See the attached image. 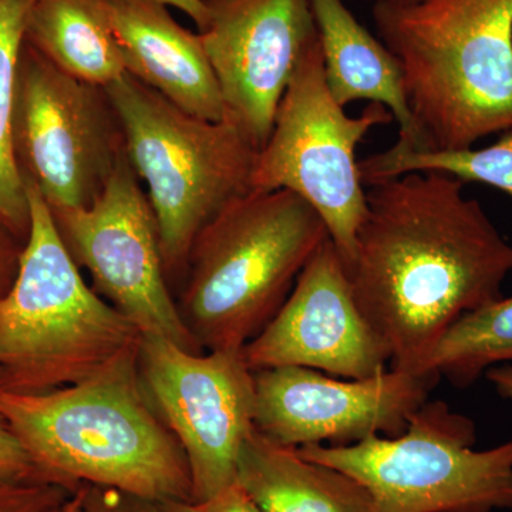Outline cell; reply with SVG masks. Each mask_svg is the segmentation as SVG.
Listing matches in <instances>:
<instances>
[{
    "label": "cell",
    "instance_id": "7",
    "mask_svg": "<svg viewBox=\"0 0 512 512\" xmlns=\"http://www.w3.org/2000/svg\"><path fill=\"white\" fill-rule=\"evenodd\" d=\"M476 441L470 417L429 399L400 436L296 451L359 481L375 512L512 510V439L488 450Z\"/></svg>",
    "mask_w": 512,
    "mask_h": 512
},
{
    "label": "cell",
    "instance_id": "2",
    "mask_svg": "<svg viewBox=\"0 0 512 512\" xmlns=\"http://www.w3.org/2000/svg\"><path fill=\"white\" fill-rule=\"evenodd\" d=\"M138 349L62 389H0V414L46 483L194 501L183 448L141 382Z\"/></svg>",
    "mask_w": 512,
    "mask_h": 512
},
{
    "label": "cell",
    "instance_id": "17",
    "mask_svg": "<svg viewBox=\"0 0 512 512\" xmlns=\"http://www.w3.org/2000/svg\"><path fill=\"white\" fill-rule=\"evenodd\" d=\"M237 483L261 512H375L355 478L306 460L256 429L239 453Z\"/></svg>",
    "mask_w": 512,
    "mask_h": 512
},
{
    "label": "cell",
    "instance_id": "26",
    "mask_svg": "<svg viewBox=\"0 0 512 512\" xmlns=\"http://www.w3.org/2000/svg\"><path fill=\"white\" fill-rule=\"evenodd\" d=\"M198 512H261L247 491L235 481L234 484L214 495L210 500L198 504Z\"/></svg>",
    "mask_w": 512,
    "mask_h": 512
},
{
    "label": "cell",
    "instance_id": "24",
    "mask_svg": "<svg viewBox=\"0 0 512 512\" xmlns=\"http://www.w3.org/2000/svg\"><path fill=\"white\" fill-rule=\"evenodd\" d=\"M0 480L13 481V483H30V481L46 483L22 441L2 414H0Z\"/></svg>",
    "mask_w": 512,
    "mask_h": 512
},
{
    "label": "cell",
    "instance_id": "4",
    "mask_svg": "<svg viewBox=\"0 0 512 512\" xmlns=\"http://www.w3.org/2000/svg\"><path fill=\"white\" fill-rule=\"evenodd\" d=\"M329 238L322 217L288 190L239 195L198 232L180 308L201 349L242 350L281 309Z\"/></svg>",
    "mask_w": 512,
    "mask_h": 512
},
{
    "label": "cell",
    "instance_id": "6",
    "mask_svg": "<svg viewBox=\"0 0 512 512\" xmlns=\"http://www.w3.org/2000/svg\"><path fill=\"white\" fill-rule=\"evenodd\" d=\"M106 89L156 214L167 276L185 271L198 232L251 191L258 151L228 120L192 116L128 73Z\"/></svg>",
    "mask_w": 512,
    "mask_h": 512
},
{
    "label": "cell",
    "instance_id": "11",
    "mask_svg": "<svg viewBox=\"0 0 512 512\" xmlns=\"http://www.w3.org/2000/svg\"><path fill=\"white\" fill-rule=\"evenodd\" d=\"M138 370L148 399L183 448L200 504L237 481L239 453L255 430V380L242 350L190 352L143 336Z\"/></svg>",
    "mask_w": 512,
    "mask_h": 512
},
{
    "label": "cell",
    "instance_id": "9",
    "mask_svg": "<svg viewBox=\"0 0 512 512\" xmlns=\"http://www.w3.org/2000/svg\"><path fill=\"white\" fill-rule=\"evenodd\" d=\"M13 147L23 180L50 208H86L109 184L126 154V138L106 87L62 72L25 40Z\"/></svg>",
    "mask_w": 512,
    "mask_h": 512
},
{
    "label": "cell",
    "instance_id": "19",
    "mask_svg": "<svg viewBox=\"0 0 512 512\" xmlns=\"http://www.w3.org/2000/svg\"><path fill=\"white\" fill-rule=\"evenodd\" d=\"M511 363L512 296H501L454 322L431 352L423 373L464 389L491 367Z\"/></svg>",
    "mask_w": 512,
    "mask_h": 512
},
{
    "label": "cell",
    "instance_id": "20",
    "mask_svg": "<svg viewBox=\"0 0 512 512\" xmlns=\"http://www.w3.org/2000/svg\"><path fill=\"white\" fill-rule=\"evenodd\" d=\"M32 0H0V224L28 241L30 205L13 147L16 74Z\"/></svg>",
    "mask_w": 512,
    "mask_h": 512
},
{
    "label": "cell",
    "instance_id": "21",
    "mask_svg": "<svg viewBox=\"0 0 512 512\" xmlns=\"http://www.w3.org/2000/svg\"><path fill=\"white\" fill-rule=\"evenodd\" d=\"M365 187L410 173H443L466 183L490 185L512 198V127L484 148L404 150L393 146L359 161Z\"/></svg>",
    "mask_w": 512,
    "mask_h": 512
},
{
    "label": "cell",
    "instance_id": "30",
    "mask_svg": "<svg viewBox=\"0 0 512 512\" xmlns=\"http://www.w3.org/2000/svg\"><path fill=\"white\" fill-rule=\"evenodd\" d=\"M77 491H79V490H77ZM74 512H84L83 508H82V495H80V505H79V507H77V510Z\"/></svg>",
    "mask_w": 512,
    "mask_h": 512
},
{
    "label": "cell",
    "instance_id": "5",
    "mask_svg": "<svg viewBox=\"0 0 512 512\" xmlns=\"http://www.w3.org/2000/svg\"><path fill=\"white\" fill-rule=\"evenodd\" d=\"M25 185L29 237L15 284L0 301V389L45 393L96 375L140 348L143 335L86 284L45 198Z\"/></svg>",
    "mask_w": 512,
    "mask_h": 512
},
{
    "label": "cell",
    "instance_id": "18",
    "mask_svg": "<svg viewBox=\"0 0 512 512\" xmlns=\"http://www.w3.org/2000/svg\"><path fill=\"white\" fill-rule=\"evenodd\" d=\"M25 40L83 82L107 87L127 73L109 0H32Z\"/></svg>",
    "mask_w": 512,
    "mask_h": 512
},
{
    "label": "cell",
    "instance_id": "8",
    "mask_svg": "<svg viewBox=\"0 0 512 512\" xmlns=\"http://www.w3.org/2000/svg\"><path fill=\"white\" fill-rule=\"evenodd\" d=\"M393 120L379 103L357 117L345 113L326 84L318 39L282 96L271 136L256 156L251 190H288L309 202L348 268L367 212L357 146L373 128Z\"/></svg>",
    "mask_w": 512,
    "mask_h": 512
},
{
    "label": "cell",
    "instance_id": "29",
    "mask_svg": "<svg viewBox=\"0 0 512 512\" xmlns=\"http://www.w3.org/2000/svg\"><path fill=\"white\" fill-rule=\"evenodd\" d=\"M79 505L80 493L79 491H76V494H74L72 498H69V500H67L66 503L59 505V507L55 508V510L50 512H74L77 510V507H79Z\"/></svg>",
    "mask_w": 512,
    "mask_h": 512
},
{
    "label": "cell",
    "instance_id": "27",
    "mask_svg": "<svg viewBox=\"0 0 512 512\" xmlns=\"http://www.w3.org/2000/svg\"><path fill=\"white\" fill-rule=\"evenodd\" d=\"M150 2L181 10L188 18L192 19L198 32L207 26L208 9L205 0H150Z\"/></svg>",
    "mask_w": 512,
    "mask_h": 512
},
{
    "label": "cell",
    "instance_id": "23",
    "mask_svg": "<svg viewBox=\"0 0 512 512\" xmlns=\"http://www.w3.org/2000/svg\"><path fill=\"white\" fill-rule=\"evenodd\" d=\"M76 493L62 485L30 481L0 480V512H50Z\"/></svg>",
    "mask_w": 512,
    "mask_h": 512
},
{
    "label": "cell",
    "instance_id": "22",
    "mask_svg": "<svg viewBox=\"0 0 512 512\" xmlns=\"http://www.w3.org/2000/svg\"><path fill=\"white\" fill-rule=\"evenodd\" d=\"M79 493L84 512H198L194 501L148 497L101 485H82Z\"/></svg>",
    "mask_w": 512,
    "mask_h": 512
},
{
    "label": "cell",
    "instance_id": "13",
    "mask_svg": "<svg viewBox=\"0 0 512 512\" xmlns=\"http://www.w3.org/2000/svg\"><path fill=\"white\" fill-rule=\"evenodd\" d=\"M200 36L217 77L225 120L264 148L296 67L319 39L311 0H205Z\"/></svg>",
    "mask_w": 512,
    "mask_h": 512
},
{
    "label": "cell",
    "instance_id": "28",
    "mask_svg": "<svg viewBox=\"0 0 512 512\" xmlns=\"http://www.w3.org/2000/svg\"><path fill=\"white\" fill-rule=\"evenodd\" d=\"M488 382L503 399L512 402V365L494 366L485 372Z\"/></svg>",
    "mask_w": 512,
    "mask_h": 512
},
{
    "label": "cell",
    "instance_id": "25",
    "mask_svg": "<svg viewBox=\"0 0 512 512\" xmlns=\"http://www.w3.org/2000/svg\"><path fill=\"white\" fill-rule=\"evenodd\" d=\"M25 242L0 224V301L8 295L18 276Z\"/></svg>",
    "mask_w": 512,
    "mask_h": 512
},
{
    "label": "cell",
    "instance_id": "14",
    "mask_svg": "<svg viewBox=\"0 0 512 512\" xmlns=\"http://www.w3.org/2000/svg\"><path fill=\"white\" fill-rule=\"evenodd\" d=\"M242 355L252 372L306 367L343 379H366L390 369L389 350L360 311L330 237Z\"/></svg>",
    "mask_w": 512,
    "mask_h": 512
},
{
    "label": "cell",
    "instance_id": "31",
    "mask_svg": "<svg viewBox=\"0 0 512 512\" xmlns=\"http://www.w3.org/2000/svg\"><path fill=\"white\" fill-rule=\"evenodd\" d=\"M375 2H376V0H375Z\"/></svg>",
    "mask_w": 512,
    "mask_h": 512
},
{
    "label": "cell",
    "instance_id": "16",
    "mask_svg": "<svg viewBox=\"0 0 512 512\" xmlns=\"http://www.w3.org/2000/svg\"><path fill=\"white\" fill-rule=\"evenodd\" d=\"M311 6L333 99L343 109L360 100L382 104L399 124L394 146L416 150L419 137L396 57L353 16L343 0H311Z\"/></svg>",
    "mask_w": 512,
    "mask_h": 512
},
{
    "label": "cell",
    "instance_id": "1",
    "mask_svg": "<svg viewBox=\"0 0 512 512\" xmlns=\"http://www.w3.org/2000/svg\"><path fill=\"white\" fill-rule=\"evenodd\" d=\"M463 190V181L433 171L377 181L366 191V217L346 271L397 372L426 375L441 336L501 298L512 272V242Z\"/></svg>",
    "mask_w": 512,
    "mask_h": 512
},
{
    "label": "cell",
    "instance_id": "12",
    "mask_svg": "<svg viewBox=\"0 0 512 512\" xmlns=\"http://www.w3.org/2000/svg\"><path fill=\"white\" fill-rule=\"evenodd\" d=\"M254 380L256 431L301 448L400 436L440 379L393 369L343 379L306 367H275L256 370Z\"/></svg>",
    "mask_w": 512,
    "mask_h": 512
},
{
    "label": "cell",
    "instance_id": "15",
    "mask_svg": "<svg viewBox=\"0 0 512 512\" xmlns=\"http://www.w3.org/2000/svg\"><path fill=\"white\" fill-rule=\"evenodd\" d=\"M109 3L126 72L192 116L225 120L220 86L200 33L185 29L160 3Z\"/></svg>",
    "mask_w": 512,
    "mask_h": 512
},
{
    "label": "cell",
    "instance_id": "3",
    "mask_svg": "<svg viewBox=\"0 0 512 512\" xmlns=\"http://www.w3.org/2000/svg\"><path fill=\"white\" fill-rule=\"evenodd\" d=\"M402 67L416 150H460L512 127V0H376Z\"/></svg>",
    "mask_w": 512,
    "mask_h": 512
},
{
    "label": "cell",
    "instance_id": "10",
    "mask_svg": "<svg viewBox=\"0 0 512 512\" xmlns=\"http://www.w3.org/2000/svg\"><path fill=\"white\" fill-rule=\"evenodd\" d=\"M50 212L64 247L104 301L141 335L201 352L168 288L156 214L127 154L90 207Z\"/></svg>",
    "mask_w": 512,
    "mask_h": 512
}]
</instances>
